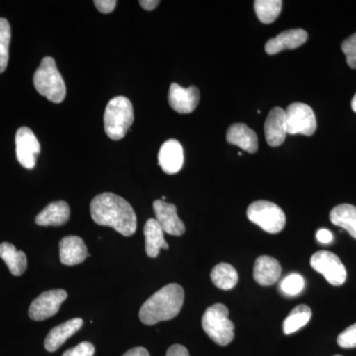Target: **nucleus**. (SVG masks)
Here are the masks:
<instances>
[{
  "mask_svg": "<svg viewBox=\"0 0 356 356\" xmlns=\"http://www.w3.org/2000/svg\"><path fill=\"white\" fill-rule=\"evenodd\" d=\"M90 214L96 224L111 227L122 236H133L137 229V217L132 206L121 196L110 192L93 198Z\"/></svg>",
  "mask_w": 356,
  "mask_h": 356,
  "instance_id": "f257e3e1",
  "label": "nucleus"
},
{
  "mask_svg": "<svg viewBox=\"0 0 356 356\" xmlns=\"http://www.w3.org/2000/svg\"><path fill=\"white\" fill-rule=\"evenodd\" d=\"M184 290L177 283L166 285L143 304L139 317L143 324L153 325L177 317L184 306Z\"/></svg>",
  "mask_w": 356,
  "mask_h": 356,
  "instance_id": "f03ea898",
  "label": "nucleus"
},
{
  "mask_svg": "<svg viewBox=\"0 0 356 356\" xmlns=\"http://www.w3.org/2000/svg\"><path fill=\"white\" fill-rule=\"evenodd\" d=\"M132 102L125 96L112 98L104 112L105 133L110 139L119 140L125 137L134 123Z\"/></svg>",
  "mask_w": 356,
  "mask_h": 356,
  "instance_id": "7ed1b4c3",
  "label": "nucleus"
},
{
  "mask_svg": "<svg viewBox=\"0 0 356 356\" xmlns=\"http://www.w3.org/2000/svg\"><path fill=\"white\" fill-rule=\"evenodd\" d=\"M34 86L40 95L54 103L64 102L67 88L55 60L46 57L42 60L34 74Z\"/></svg>",
  "mask_w": 356,
  "mask_h": 356,
  "instance_id": "20e7f679",
  "label": "nucleus"
},
{
  "mask_svg": "<svg viewBox=\"0 0 356 356\" xmlns=\"http://www.w3.org/2000/svg\"><path fill=\"white\" fill-rule=\"evenodd\" d=\"M202 327L208 337L220 346H226L235 337V325L229 318V310L224 304H214L204 313Z\"/></svg>",
  "mask_w": 356,
  "mask_h": 356,
  "instance_id": "39448f33",
  "label": "nucleus"
},
{
  "mask_svg": "<svg viewBox=\"0 0 356 356\" xmlns=\"http://www.w3.org/2000/svg\"><path fill=\"white\" fill-rule=\"evenodd\" d=\"M248 220L269 234H278L284 229L286 216L280 206L270 201H255L248 206Z\"/></svg>",
  "mask_w": 356,
  "mask_h": 356,
  "instance_id": "423d86ee",
  "label": "nucleus"
},
{
  "mask_svg": "<svg viewBox=\"0 0 356 356\" xmlns=\"http://www.w3.org/2000/svg\"><path fill=\"white\" fill-rule=\"evenodd\" d=\"M287 134L312 136L317 130V120L315 113L309 105L301 102H295L287 107L286 111Z\"/></svg>",
  "mask_w": 356,
  "mask_h": 356,
  "instance_id": "0eeeda50",
  "label": "nucleus"
},
{
  "mask_svg": "<svg viewBox=\"0 0 356 356\" xmlns=\"http://www.w3.org/2000/svg\"><path fill=\"white\" fill-rule=\"evenodd\" d=\"M314 270L322 274L330 284L341 286L346 280V269L337 255L327 250H320L311 257Z\"/></svg>",
  "mask_w": 356,
  "mask_h": 356,
  "instance_id": "6e6552de",
  "label": "nucleus"
},
{
  "mask_svg": "<svg viewBox=\"0 0 356 356\" xmlns=\"http://www.w3.org/2000/svg\"><path fill=\"white\" fill-rule=\"evenodd\" d=\"M67 298V293L63 289L42 293L30 305V318L33 321H44L53 317L60 310L63 302Z\"/></svg>",
  "mask_w": 356,
  "mask_h": 356,
  "instance_id": "1a4fd4ad",
  "label": "nucleus"
},
{
  "mask_svg": "<svg viewBox=\"0 0 356 356\" xmlns=\"http://www.w3.org/2000/svg\"><path fill=\"white\" fill-rule=\"evenodd\" d=\"M16 156L23 168L32 170L36 165L37 156L41 151L39 140L31 129L21 127L15 136Z\"/></svg>",
  "mask_w": 356,
  "mask_h": 356,
  "instance_id": "9d476101",
  "label": "nucleus"
},
{
  "mask_svg": "<svg viewBox=\"0 0 356 356\" xmlns=\"http://www.w3.org/2000/svg\"><path fill=\"white\" fill-rule=\"evenodd\" d=\"M200 100V92L196 86L182 88L177 83H172L168 92V103L175 112L189 114L197 108Z\"/></svg>",
  "mask_w": 356,
  "mask_h": 356,
  "instance_id": "9b49d317",
  "label": "nucleus"
},
{
  "mask_svg": "<svg viewBox=\"0 0 356 356\" xmlns=\"http://www.w3.org/2000/svg\"><path fill=\"white\" fill-rule=\"evenodd\" d=\"M156 221L165 233L180 236L185 233V226L177 215V206L163 200H156L153 204Z\"/></svg>",
  "mask_w": 356,
  "mask_h": 356,
  "instance_id": "f8f14e48",
  "label": "nucleus"
},
{
  "mask_svg": "<svg viewBox=\"0 0 356 356\" xmlns=\"http://www.w3.org/2000/svg\"><path fill=\"white\" fill-rule=\"evenodd\" d=\"M159 165L168 175H175L184 166V147L177 140L170 139L163 143L159 152Z\"/></svg>",
  "mask_w": 356,
  "mask_h": 356,
  "instance_id": "ddd939ff",
  "label": "nucleus"
},
{
  "mask_svg": "<svg viewBox=\"0 0 356 356\" xmlns=\"http://www.w3.org/2000/svg\"><path fill=\"white\" fill-rule=\"evenodd\" d=\"M264 134L267 144L270 147H280L284 143L287 135L286 115L280 107H275L269 112L266 124Z\"/></svg>",
  "mask_w": 356,
  "mask_h": 356,
  "instance_id": "4468645a",
  "label": "nucleus"
},
{
  "mask_svg": "<svg viewBox=\"0 0 356 356\" xmlns=\"http://www.w3.org/2000/svg\"><path fill=\"white\" fill-rule=\"evenodd\" d=\"M308 33L303 29H291L267 41L266 51L268 55H275L283 50H294L306 43Z\"/></svg>",
  "mask_w": 356,
  "mask_h": 356,
  "instance_id": "2eb2a0df",
  "label": "nucleus"
},
{
  "mask_svg": "<svg viewBox=\"0 0 356 356\" xmlns=\"http://www.w3.org/2000/svg\"><path fill=\"white\" fill-rule=\"evenodd\" d=\"M88 257V248L79 236H65L60 241V259L65 266H76L86 261Z\"/></svg>",
  "mask_w": 356,
  "mask_h": 356,
  "instance_id": "dca6fc26",
  "label": "nucleus"
},
{
  "mask_svg": "<svg viewBox=\"0 0 356 356\" xmlns=\"http://www.w3.org/2000/svg\"><path fill=\"white\" fill-rule=\"evenodd\" d=\"M83 325V318H72L64 324L57 325L49 332L44 339V348L50 353L58 350L70 339L76 334Z\"/></svg>",
  "mask_w": 356,
  "mask_h": 356,
  "instance_id": "f3484780",
  "label": "nucleus"
},
{
  "mask_svg": "<svg viewBox=\"0 0 356 356\" xmlns=\"http://www.w3.org/2000/svg\"><path fill=\"white\" fill-rule=\"evenodd\" d=\"M227 142L234 146L240 147L250 154L257 153L259 149V139L254 130L245 124H233L227 132Z\"/></svg>",
  "mask_w": 356,
  "mask_h": 356,
  "instance_id": "a211bd4d",
  "label": "nucleus"
},
{
  "mask_svg": "<svg viewBox=\"0 0 356 356\" xmlns=\"http://www.w3.org/2000/svg\"><path fill=\"white\" fill-rule=\"evenodd\" d=\"M282 268L280 261L267 255H262L254 264V280L262 286H270L280 280Z\"/></svg>",
  "mask_w": 356,
  "mask_h": 356,
  "instance_id": "6ab92c4d",
  "label": "nucleus"
},
{
  "mask_svg": "<svg viewBox=\"0 0 356 356\" xmlns=\"http://www.w3.org/2000/svg\"><path fill=\"white\" fill-rule=\"evenodd\" d=\"M70 210L69 204L65 201H55L47 206L36 217L39 226H63L70 220Z\"/></svg>",
  "mask_w": 356,
  "mask_h": 356,
  "instance_id": "aec40b11",
  "label": "nucleus"
},
{
  "mask_svg": "<svg viewBox=\"0 0 356 356\" xmlns=\"http://www.w3.org/2000/svg\"><path fill=\"white\" fill-rule=\"evenodd\" d=\"M146 252L147 257L154 259L158 257L161 248L168 250V245L165 240V232L156 219L147 220L144 227Z\"/></svg>",
  "mask_w": 356,
  "mask_h": 356,
  "instance_id": "412c9836",
  "label": "nucleus"
},
{
  "mask_svg": "<svg viewBox=\"0 0 356 356\" xmlns=\"http://www.w3.org/2000/svg\"><path fill=\"white\" fill-rule=\"evenodd\" d=\"M0 257L6 262L14 276H20L27 268V257L22 250H17L13 243H2L0 245Z\"/></svg>",
  "mask_w": 356,
  "mask_h": 356,
  "instance_id": "4be33fe9",
  "label": "nucleus"
},
{
  "mask_svg": "<svg viewBox=\"0 0 356 356\" xmlns=\"http://www.w3.org/2000/svg\"><path fill=\"white\" fill-rule=\"evenodd\" d=\"M330 219L332 224L341 227L356 240V207L350 204H341L331 211Z\"/></svg>",
  "mask_w": 356,
  "mask_h": 356,
  "instance_id": "5701e85b",
  "label": "nucleus"
},
{
  "mask_svg": "<svg viewBox=\"0 0 356 356\" xmlns=\"http://www.w3.org/2000/svg\"><path fill=\"white\" fill-rule=\"evenodd\" d=\"M211 280L219 289L231 290L238 284V274L231 264L222 262L213 268Z\"/></svg>",
  "mask_w": 356,
  "mask_h": 356,
  "instance_id": "b1692460",
  "label": "nucleus"
},
{
  "mask_svg": "<svg viewBox=\"0 0 356 356\" xmlns=\"http://www.w3.org/2000/svg\"><path fill=\"white\" fill-rule=\"evenodd\" d=\"M312 318V310L307 305H298L290 312L283 323V331L285 334H294L302 327H305Z\"/></svg>",
  "mask_w": 356,
  "mask_h": 356,
  "instance_id": "393cba45",
  "label": "nucleus"
},
{
  "mask_svg": "<svg viewBox=\"0 0 356 356\" xmlns=\"http://www.w3.org/2000/svg\"><path fill=\"white\" fill-rule=\"evenodd\" d=\"M282 4L281 0H257L254 10L257 18L264 24H270L280 16Z\"/></svg>",
  "mask_w": 356,
  "mask_h": 356,
  "instance_id": "a878e982",
  "label": "nucleus"
},
{
  "mask_svg": "<svg viewBox=\"0 0 356 356\" xmlns=\"http://www.w3.org/2000/svg\"><path fill=\"white\" fill-rule=\"evenodd\" d=\"M11 28L6 18H0V74L6 70L9 60Z\"/></svg>",
  "mask_w": 356,
  "mask_h": 356,
  "instance_id": "bb28decb",
  "label": "nucleus"
},
{
  "mask_svg": "<svg viewBox=\"0 0 356 356\" xmlns=\"http://www.w3.org/2000/svg\"><path fill=\"white\" fill-rule=\"evenodd\" d=\"M305 280L300 274L292 273L286 276L280 283V289L286 296H297L303 291Z\"/></svg>",
  "mask_w": 356,
  "mask_h": 356,
  "instance_id": "cd10ccee",
  "label": "nucleus"
},
{
  "mask_svg": "<svg viewBox=\"0 0 356 356\" xmlns=\"http://www.w3.org/2000/svg\"><path fill=\"white\" fill-rule=\"evenodd\" d=\"M341 50L346 57V63L351 69L356 70V33L344 40Z\"/></svg>",
  "mask_w": 356,
  "mask_h": 356,
  "instance_id": "c85d7f7f",
  "label": "nucleus"
},
{
  "mask_svg": "<svg viewBox=\"0 0 356 356\" xmlns=\"http://www.w3.org/2000/svg\"><path fill=\"white\" fill-rule=\"evenodd\" d=\"M337 343L343 348H356V324L350 325L339 334Z\"/></svg>",
  "mask_w": 356,
  "mask_h": 356,
  "instance_id": "c756f323",
  "label": "nucleus"
},
{
  "mask_svg": "<svg viewBox=\"0 0 356 356\" xmlns=\"http://www.w3.org/2000/svg\"><path fill=\"white\" fill-rule=\"evenodd\" d=\"M95 353V346L88 341H83L77 344L74 348L65 351L63 356H93Z\"/></svg>",
  "mask_w": 356,
  "mask_h": 356,
  "instance_id": "7c9ffc66",
  "label": "nucleus"
},
{
  "mask_svg": "<svg viewBox=\"0 0 356 356\" xmlns=\"http://www.w3.org/2000/svg\"><path fill=\"white\" fill-rule=\"evenodd\" d=\"M95 6L98 11L102 13L108 14L113 13L115 7H116V0H95Z\"/></svg>",
  "mask_w": 356,
  "mask_h": 356,
  "instance_id": "2f4dec72",
  "label": "nucleus"
},
{
  "mask_svg": "<svg viewBox=\"0 0 356 356\" xmlns=\"http://www.w3.org/2000/svg\"><path fill=\"white\" fill-rule=\"evenodd\" d=\"M316 238H317L318 242L325 243V245H327V243H332L334 241V236H332V232L327 229H318L317 234H316Z\"/></svg>",
  "mask_w": 356,
  "mask_h": 356,
  "instance_id": "473e14b6",
  "label": "nucleus"
},
{
  "mask_svg": "<svg viewBox=\"0 0 356 356\" xmlns=\"http://www.w3.org/2000/svg\"><path fill=\"white\" fill-rule=\"evenodd\" d=\"M165 356H189V353L185 346H180V344H175V346H172L168 348Z\"/></svg>",
  "mask_w": 356,
  "mask_h": 356,
  "instance_id": "72a5a7b5",
  "label": "nucleus"
},
{
  "mask_svg": "<svg viewBox=\"0 0 356 356\" xmlns=\"http://www.w3.org/2000/svg\"><path fill=\"white\" fill-rule=\"evenodd\" d=\"M139 3L140 7L144 8L145 10L152 11L156 9L161 2H159V0H140Z\"/></svg>",
  "mask_w": 356,
  "mask_h": 356,
  "instance_id": "f704fd0d",
  "label": "nucleus"
},
{
  "mask_svg": "<svg viewBox=\"0 0 356 356\" xmlns=\"http://www.w3.org/2000/svg\"><path fill=\"white\" fill-rule=\"evenodd\" d=\"M123 356H151L149 351L145 348H134L132 350H128Z\"/></svg>",
  "mask_w": 356,
  "mask_h": 356,
  "instance_id": "c9c22d12",
  "label": "nucleus"
},
{
  "mask_svg": "<svg viewBox=\"0 0 356 356\" xmlns=\"http://www.w3.org/2000/svg\"><path fill=\"white\" fill-rule=\"evenodd\" d=\"M351 107H353V111L356 113V95L353 97V102H351Z\"/></svg>",
  "mask_w": 356,
  "mask_h": 356,
  "instance_id": "e433bc0d",
  "label": "nucleus"
},
{
  "mask_svg": "<svg viewBox=\"0 0 356 356\" xmlns=\"http://www.w3.org/2000/svg\"><path fill=\"white\" fill-rule=\"evenodd\" d=\"M334 356H341V355H334Z\"/></svg>",
  "mask_w": 356,
  "mask_h": 356,
  "instance_id": "4c0bfd02",
  "label": "nucleus"
}]
</instances>
